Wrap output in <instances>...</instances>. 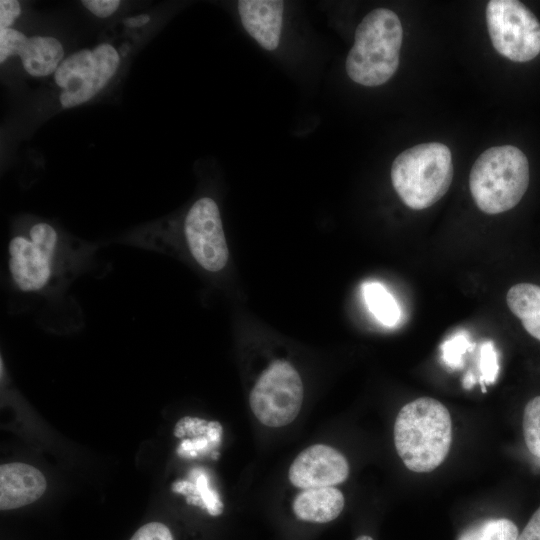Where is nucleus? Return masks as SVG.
<instances>
[{"label":"nucleus","instance_id":"nucleus-30","mask_svg":"<svg viewBox=\"0 0 540 540\" xmlns=\"http://www.w3.org/2000/svg\"><path fill=\"white\" fill-rule=\"evenodd\" d=\"M355 540H373V538L368 535H361L357 537Z\"/></svg>","mask_w":540,"mask_h":540},{"label":"nucleus","instance_id":"nucleus-16","mask_svg":"<svg viewBox=\"0 0 540 540\" xmlns=\"http://www.w3.org/2000/svg\"><path fill=\"white\" fill-rule=\"evenodd\" d=\"M191 480L177 481L172 490L186 496L188 504L206 509L212 516L222 513L223 504L219 494L210 486L209 477L202 468H195L190 473Z\"/></svg>","mask_w":540,"mask_h":540},{"label":"nucleus","instance_id":"nucleus-22","mask_svg":"<svg viewBox=\"0 0 540 540\" xmlns=\"http://www.w3.org/2000/svg\"><path fill=\"white\" fill-rule=\"evenodd\" d=\"M210 422L196 417H183L174 428V435L183 438L186 435L198 437L207 435Z\"/></svg>","mask_w":540,"mask_h":540},{"label":"nucleus","instance_id":"nucleus-9","mask_svg":"<svg viewBox=\"0 0 540 540\" xmlns=\"http://www.w3.org/2000/svg\"><path fill=\"white\" fill-rule=\"evenodd\" d=\"M486 22L495 50L514 62H527L540 53V22L520 1L491 0Z\"/></svg>","mask_w":540,"mask_h":540},{"label":"nucleus","instance_id":"nucleus-25","mask_svg":"<svg viewBox=\"0 0 540 540\" xmlns=\"http://www.w3.org/2000/svg\"><path fill=\"white\" fill-rule=\"evenodd\" d=\"M21 15V5L17 0L0 1V29L11 28Z\"/></svg>","mask_w":540,"mask_h":540},{"label":"nucleus","instance_id":"nucleus-5","mask_svg":"<svg viewBox=\"0 0 540 540\" xmlns=\"http://www.w3.org/2000/svg\"><path fill=\"white\" fill-rule=\"evenodd\" d=\"M529 185L526 155L511 145L485 150L474 162L469 187L477 207L487 214H499L514 208Z\"/></svg>","mask_w":540,"mask_h":540},{"label":"nucleus","instance_id":"nucleus-27","mask_svg":"<svg viewBox=\"0 0 540 540\" xmlns=\"http://www.w3.org/2000/svg\"><path fill=\"white\" fill-rule=\"evenodd\" d=\"M517 540H540V507L533 513Z\"/></svg>","mask_w":540,"mask_h":540},{"label":"nucleus","instance_id":"nucleus-21","mask_svg":"<svg viewBox=\"0 0 540 540\" xmlns=\"http://www.w3.org/2000/svg\"><path fill=\"white\" fill-rule=\"evenodd\" d=\"M479 364L482 373L481 380L486 384H492L497 378L499 366L496 350L491 341H486L481 345Z\"/></svg>","mask_w":540,"mask_h":540},{"label":"nucleus","instance_id":"nucleus-28","mask_svg":"<svg viewBox=\"0 0 540 540\" xmlns=\"http://www.w3.org/2000/svg\"><path fill=\"white\" fill-rule=\"evenodd\" d=\"M150 21V16L140 14L134 17H127L123 20V24L127 28H139L146 25Z\"/></svg>","mask_w":540,"mask_h":540},{"label":"nucleus","instance_id":"nucleus-18","mask_svg":"<svg viewBox=\"0 0 540 540\" xmlns=\"http://www.w3.org/2000/svg\"><path fill=\"white\" fill-rule=\"evenodd\" d=\"M518 529L509 519H486L465 529L457 540H517Z\"/></svg>","mask_w":540,"mask_h":540},{"label":"nucleus","instance_id":"nucleus-13","mask_svg":"<svg viewBox=\"0 0 540 540\" xmlns=\"http://www.w3.org/2000/svg\"><path fill=\"white\" fill-rule=\"evenodd\" d=\"M283 11V1H238V12L244 28L260 46L269 51L278 47Z\"/></svg>","mask_w":540,"mask_h":540},{"label":"nucleus","instance_id":"nucleus-19","mask_svg":"<svg viewBox=\"0 0 540 540\" xmlns=\"http://www.w3.org/2000/svg\"><path fill=\"white\" fill-rule=\"evenodd\" d=\"M523 435L528 450L540 458V396L531 399L524 408Z\"/></svg>","mask_w":540,"mask_h":540},{"label":"nucleus","instance_id":"nucleus-12","mask_svg":"<svg viewBox=\"0 0 540 540\" xmlns=\"http://www.w3.org/2000/svg\"><path fill=\"white\" fill-rule=\"evenodd\" d=\"M46 479L35 467L20 462L0 467V509L11 510L31 504L46 490Z\"/></svg>","mask_w":540,"mask_h":540},{"label":"nucleus","instance_id":"nucleus-15","mask_svg":"<svg viewBox=\"0 0 540 540\" xmlns=\"http://www.w3.org/2000/svg\"><path fill=\"white\" fill-rule=\"evenodd\" d=\"M506 302L525 330L540 341V286L516 284L508 290Z\"/></svg>","mask_w":540,"mask_h":540},{"label":"nucleus","instance_id":"nucleus-10","mask_svg":"<svg viewBox=\"0 0 540 540\" xmlns=\"http://www.w3.org/2000/svg\"><path fill=\"white\" fill-rule=\"evenodd\" d=\"M19 56L24 70L34 77L55 73L64 60L61 42L52 36L27 37L14 29H0V63Z\"/></svg>","mask_w":540,"mask_h":540},{"label":"nucleus","instance_id":"nucleus-17","mask_svg":"<svg viewBox=\"0 0 540 540\" xmlns=\"http://www.w3.org/2000/svg\"><path fill=\"white\" fill-rule=\"evenodd\" d=\"M362 294L369 311L385 326H395L401 317V310L394 296L379 282L371 281L362 285Z\"/></svg>","mask_w":540,"mask_h":540},{"label":"nucleus","instance_id":"nucleus-6","mask_svg":"<svg viewBox=\"0 0 540 540\" xmlns=\"http://www.w3.org/2000/svg\"><path fill=\"white\" fill-rule=\"evenodd\" d=\"M454 174L450 149L439 142L418 144L401 152L393 161L391 181L403 203L423 210L448 191Z\"/></svg>","mask_w":540,"mask_h":540},{"label":"nucleus","instance_id":"nucleus-11","mask_svg":"<svg viewBox=\"0 0 540 540\" xmlns=\"http://www.w3.org/2000/svg\"><path fill=\"white\" fill-rule=\"evenodd\" d=\"M349 465L342 453L333 447L316 444L307 447L292 462L289 480L298 488L332 487L344 482Z\"/></svg>","mask_w":540,"mask_h":540},{"label":"nucleus","instance_id":"nucleus-29","mask_svg":"<svg viewBox=\"0 0 540 540\" xmlns=\"http://www.w3.org/2000/svg\"><path fill=\"white\" fill-rule=\"evenodd\" d=\"M465 388H470L474 384L473 375L468 373L463 381Z\"/></svg>","mask_w":540,"mask_h":540},{"label":"nucleus","instance_id":"nucleus-8","mask_svg":"<svg viewBox=\"0 0 540 540\" xmlns=\"http://www.w3.org/2000/svg\"><path fill=\"white\" fill-rule=\"evenodd\" d=\"M302 402L301 378L285 360H274L259 376L249 396L255 417L269 427H282L295 420Z\"/></svg>","mask_w":540,"mask_h":540},{"label":"nucleus","instance_id":"nucleus-4","mask_svg":"<svg viewBox=\"0 0 540 540\" xmlns=\"http://www.w3.org/2000/svg\"><path fill=\"white\" fill-rule=\"evenodd\" d=\"M402 40L403 28L396 13L385 8L369 12L357 26L346 58L349 78L370 87L387 82L399 66Z\"/></svg>","mask_w":540,"mask_h":540},{"label":"nucleus","instance_id":"nucleus-2","mask_svg":"<svg viewBox=\"0 0 540 540\" xmlns=\"http://www.w3.org/2000/svg\"><path fill=\"white\" fill-rule=\"evenodd\" d=\"M112 242L156 253L174 252L183 246L199 268L212 274L221 272L229 259L219 207L211 197L196 200L179 226L163 221L153 222Z\"/></svg>","mask_w":540,"mask_h":540},{"label":"nucleus","instance_id":"nucleus-26","mask_svg":"<svg viewBox=\"0 0 540 540\" xmlns=\"http://www.w3.org/2000/svg\"><path fill=\"white\" fill-rule=\"evenodd\" d=\"M119 0H84L83 6L99 18H107L114 14L120 6Z\"/></svg>","mask_w":540,"mask_h":540},{"label":"nucleus","instance_id":"nucleus-1","mask_svg":"<svg viewBox=\"0 0 540 540\" xmlns=\"http://www.w3.org/2000/svg\"><path fill=\"white\" fill-rule=\"evenodd\" d=\"M102 246L48 221L17 223L7 243L4 269L11 312H29L50 329L82 327L83 312L71 288L80 277L100 268Z\"/></svg>","mask_w":540,"mask_h":540},{"label":"nucleus","instance_id":"nucleus-23","mask_svg":"<svg viewBox=\"0 0 540 540\" xmlns=\"http://www.w3.org/2000/svg\"><path fill=\"white\" fill-rule=\"evenodd\" d=\"M209 431V430H208ZM217 447L207 435L194 437L192 440L184 439L178 447L177 453L182 457H196L199 453H205Z\"/></svg>","mask_w":540,"mask_h":540},{"label":"nucleus","instance_id":"nucleus-20","mask_svg":"<svg viewBox=\"0 0 540 540\" xmlns=\"http://www.w3.org/2000/svg\"><path fill=\"white\" fill-rule=\"evenodd\" d=\"M471 344L465 334L458 333L448 340L442 346V357L446 364L452 368H457L462 364V356L470 348Z\"/></svg>","mask_w":540,"mask_h":540},{"label":"nucleus","instance_id":"nucleus-14","mask_svg":"<svg viewBox=\"0 0 540 540\" xmlns=\"http://www.w3.org/2000/svg\"><path fill=\"white\" fill-rule=\"evenodd\" d=\"M295 516L305 522L328 523L336 519L344 508V496L335 487L304 489L292 504Z\"/></svg>","mask_w":540,"mask_h":540},{"label":"nucleus","instance_id":"nucleus-3","mask_svg":"<svg viewBox=\"0 0 540 540\" xmlns=\"http://www.w3.org/2000/svg\"><path fill=\"white\" fill-rule=\"evenodd\" d=\"M452 441L448 409L431 397H420L399 411L394 444L404 465L413 472H430L447 457Z\"/></svg>","mask_w":540,"mask_h":540},{"label":"nucleus","instance_id":"nucleus-7","mask_svg":"<svg viewBox=\"0 0 540 540\" xmlns=\"http://www.w3.org/2000/svg\"><path fill=\"white\" fill-rule=\"evenodd\" d=\"M119 65V53L108 43L65 58L54 73L62 107L72 108L92 99L112 79Z\"/></svg>","mask_w":540,"mask_h":540},{"label":"nucleus","instance_id":"nucleus-24","mask_svg":"<svg viewBox=\"0 0 540 540\" xmlns=\"http://www.w3.org/2000/svg\"><path fill=\"white\" fill-rule=\"evenodd\" d=\"M130 540H173V536L166 525L150 522L140 527Z\"/></svg>","mask_w":540,"mask_h":540}]
</instances>
